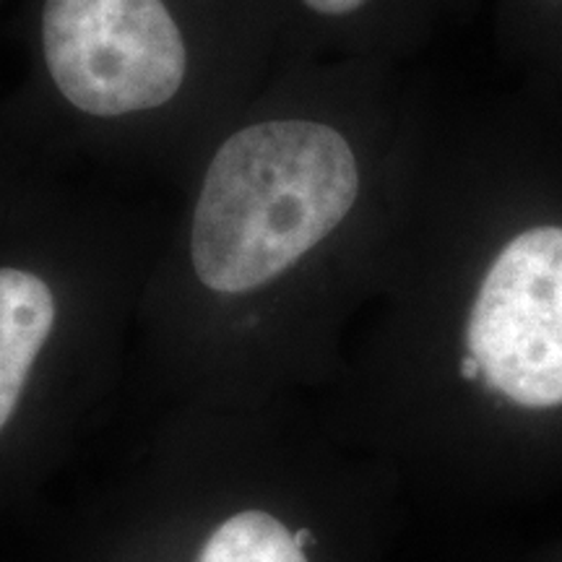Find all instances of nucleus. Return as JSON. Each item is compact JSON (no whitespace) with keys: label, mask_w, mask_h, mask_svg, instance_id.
Masks as SVG:
<instances>
[{"label":"nucleus","mask_w":562,"mask_h":562,"mask_svg":"<svg viewBox=\"0 0 562 562\" xmlns=\"http://www.w3.org/2000/svg\"><path fill=\"white\" fill-rule=\"evenodd\" d=\"M0 100L66 167L182 172L281 66L266 0H21Z\"/></svg>","instance_id":"1"},{"label":"nucleus","mask_w":562,"mask_h":562,"mask_svg":"<svg viewBox=\"0 0 562 562\" xmlns=\"http://www.w3.org/2000/svg\"><path fill=\"white\" fill-rule=\"evenodd\" d=\"M281 63L321 60L336 42L368 21L383 0H266Z\"/></svg>","instance_id":"4"},{"label":"nucleus","mask_w":562,"mask_h":562,"mask_svg":"<svg viewBox=\"0 0 562 562\" xmlns=\"http://www.w3.org/2000/svg\"><path fill=\"white\" fill-rule=\"evenodd\" d=\"M294 533V542H297L302 550H305V547H313L315 544V537H313V531H307V529H297V531H292Z\"/></svg>","instance_id":"8"},{"label":"nucleus","mask_w":562,"mask_h":562,"mask_svg":"<svg viewBox=\"0 0 562 562\" xmlns=\"http://www.w3.org/2000/svg\"><path fill=\"white\" fill-rule=\"evenodd\" d=\"M199 562H307L305 550L279 518L245 510L224 521L209 537Z\"/></svg>","instance_id":"6"},{"label":"nucleus","mask_w":562,"mask_h":562,"mask_svg":"<svg viewBox=\"0 0 562 562\" xmlns=\"http://www.w3.org/2000/svg\"><path fill=\"white\" fill-rule=\"evenodd\" d=\"M459 372H461L463 381H480V378H482V364L476 362V357L463 355L461 357V364H459Z\"/></svg>","instance_id":"7"},{"label":"nucleus","mask_w":562,"mask_h":562,"mask_svg":"<svg viewBox=\"0 0 562 562\" xmlns=\"http://www.w3.org/2000/svg\"><path fill=\"white\" fill-rule=\"evenodd\" d=\"M463 341L490 391L526 409L562 404V227L526 229L497 252Z\"/></svg>","instance_id":"2"},{"label":"nucleus","mask_w":562,"mask_h":562,"mask_svg":"<svg viewBox=\"0 0 562 562\" xmlns=\"http://www.w3.org/2000/svg\"><path fill=\"white\" fill-rule=\"evenodd\" d=\"M63 321V290L34 258L0 256V430Z\"/></svg>","instance_id":"3"},{"label":"nucleus","mask_w":562,"mask_h":562,"mask_svg":"<svg viewBox=\"0 0 562 562\" xmlns=\"http://www.w3.org/2000/svg\"><path fill=\"white\" fill-rule=\"evenodd\" d=\"M0 3H3V0H0Z\"/></svg>","instance_id":"9"},{"label":"nucleus","mask_w":562,"mask_h":562,"mask_svg":"<svg viewBox=\"0 0 562 562\" xmlns=\"http://www.w3.org/2000/svg\"><path fill=\"white\" fill-rule=\"evenodd\" d=\"M60 167L66 165L26 136L0 104V220L47 199Z\"/></svg>","instance_id":"5"}]
</instances>
